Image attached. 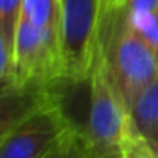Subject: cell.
Listing matches in <instances>:
<instances>
[{"label":"cell","instance_id":"cell-6","mask_svg":"<svg viewBox=\"0 0 158 158\" xmlns=\"http://www.w3.org/2000/svg\"><path fill=\"white\" fill-rule=\"evenodd\" d=\"M129 129L146 143L158 144V77L131 106Z\"/></svg>","mask_w":158,"mask_h":158},{"label":"cell","instance_id":"cell-8","mask_svg":"<svg viewBox=\"0 0 158 158\" xmlns=\"http://www.w3.org/2000/svg\"><path fill=\"white\" fill-rule=\"evenodd\" d=\"M46 158H99V155L94 150L85 127L77 126L63 139V143Z\"/></svg>","mask_w":158,"mask_h":158},{"label":"cell","instance_id":"cell-14","mask_svg":"<svg viewBox=\"0 0 158 158\" xmlns=\"http://www.w3.org/2000/svg\"><path fill=\"white\" fill-rule=\"evenodd\" d=\"M146 143V141H144ZM146 146H148V150H150V153L153 155L155 158H158V144H155V143H146Z\"/></svg>","mask_w":158,"mask_h":158},{"label":"cell","instance_id":"cell-7","mask_svg":"<svg viewBox=\"0 0 158 158\" xmlns=\"http://www.w3.org/2000/svg\"><path fill=\"white\" fill-rule=\"evenodd\" d=\"M21 19L60 34L61 0H24Z\"/></svg>","mask_w":158,"mask_h":158},{"label":"cell","instance_id":"cell-5","mask_svg":"<svg viewBox=\"0 0 158 158\" xmlns=\"http://www.w3.org/2000/svg\"><path fill=\"white\" fill-rule=\"evenodd\" d=\"M90 82L87 136L99 156L121 151L129 133V112L110 78L100 39Z\"/></svg>","mask_w":158,"mask_h":158},{"label":"cell","instance_id":"cell-2","mask_svg":"<svg viewBox=\"0 0 158 158\" xmlns=\"http://www.w3.org/2000/svg\"><path fill=\"white\" fill-rule=\"evenodd\" d=\"M66 92L38 102L0 129V158H46L78 124L65 112Z\"/></svg>","mask_w":158,"mask_h":158},{"label":"cell","instance_id":"cell-9","mask_svg":"<svg viewBox=\"0 0 158 158\" xmlns=\"http://www.w3.org/2000/svg\"><path fill=\"white\" fill-rule=\"evenodd\" d=\"M127 24L133 31L150 46L158 56V10H141V12H126L121 9Z\"/></svg>","mask_w":158,"mask_h":158},{"label":"cell","instance_id":"cell-15","mask_svg":"<svg viewBox=\"0 0 158 158\" xmlns=\"http://www.w3.org/2000/svg\"><path fill=\"white\" fill-rule=\"evenodd\" d=\"M99 158H123V155H121V151H116V153L102 155V156H99Z\"/></svg>","mask_w":158,"mask_h":158},{"label":"cell","instance_id":"cell-11","mask_svg":"<svg viewBox=\"0 0 158 158\" xmlns=\"http://www.w3.org/2000/svg\"><path fill=\"white\" fill-rule=\"evenodd\" d=\"M121 155H123V158H155L150 153L146 143L139 136H136L131 129H129V133H127L126 139L123 143Z\"/></svg>","mask_w":158,"mask_h":158},{"label":"cell","instance_id":"cell-12","mask_svg":"<svg viewBox=\"0 0 158 158\" xmlns=\"http://www.w3.org/2000/svg\"><path fill=\"white\" fill-rule=\"evenodd\" d=\"M121 9H124L126 12L158 10V0H126Z\"/></svg>","mask_w":158,"mask_h":158},{"label":"cell","instance_id":"cell-4","mask_svg":"<svg viewBox=\"0 0 158 158\" xmlns=\"http://www.w3.org/2000/svg\"><path fill=\"white\" fill-rule=\"evenodd\" d=\"M100 44V0H61L60 53L72 87L89 82Z\"/></svg>","mask_w":158,"mask_h":158},{"label":"cell","instance_id":"cell-10","mask_svg":"<svg viewBox=\"0 0 158 158\" xmlns=\"http://www.w3.org/2000/svg\"><path fill=\"white\" fill-rule=\"evenodd\" d=\"M24 0H0V38L14 46Z\"/></svg>","mask_w":158,"mask_h":158},{"label":"cell","instance_id":"cell-1","mask_svg":"<svg viewBox=\"0 0 158 158\" xmlns=\"http://www.w3.org/2000/svg\"><path fill=\"white\" fill-rule=\"evenodd\" d=\"M100 39L110 78L129 112L138 95L158 77V56L133 31L121 9L100 21Z\"/></svg>","mask_w":158,"mask_h":158},{"label":"cell","instance_id":"cell-13","mask_svg":"<svg viewBox=\"0 0 158 158\" xmlns=\"http://www.w3.org/2000/svg\"><path fill=\"white\" fill-rule=\"evenodd\" d=\"M126 0H100V21L119 10Z\"/></svg>","mask_w":158,"mask_h":158},{"label":"cell","instance_id":"cell-3","mask_svg":"<svg viewBox=\"0 0 158 158\" xmlns=\"http://www.w3.org/2000/svg\"><path fill=\"white\" fill-rule=\"evenodd\" d=\"M63 77L60 34L21 19L14 43V66L10 83L2 90L70 89Z\"/></svg>","mask_w":158,"mask_h":158}]
</instances>
